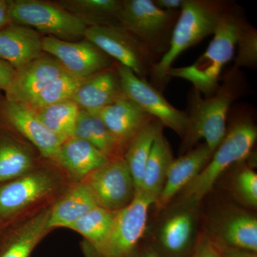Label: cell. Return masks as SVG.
I'll list each match as a JSON object with an SVG mask.
<instances>
[{
  "label": "cell",
  "instance_id": "1",
  "mask_svg": "<svg viewBox=\"0 0 257 257\" xmlns=\"http://www.w3.org/2000/svg\"><path fill=\"white\" fill-rule=\"evenodd\" d=\"M70 184L62 172L46 160L31 172L0 184V226L48 207Z\"/></svg>",
  "mask_w": 257,
  "mask_h": 257
},
{
  "label": "cell",
  "instance_id": "2",
  "mask_svg": "<svg viewBox=\"0 0 257 257\" xmlns=\"http://www.w3.org/2000/svg\"><path fill=\"white\" fill-rule=\"evenodd\" d=\"M233 5L216 0H184L171 37L170 47L152 67V85L161 91L169 82L167 74L182 52L214 35L221 19Z\"/></svg>",
  "mask_w": 257,
  "mask_h": 257
},
{
  "label": "cell",
  "instance_id": "3",
  "mask_svg": "<svg viewBox=\"0 0 257 257\" xmlns=\"http://www.w3.org/2000/svg\"><path fill=\"white\" fill-rule=\"evenodd\" d=\"M238 69L233 68L211 96H202L193 88L189 95L187 131L183 138L184 150H190L199 140H205L211 152L221 143L226 133V119L233 101L239 94Z\"/></svg>",
  "mask_w": 257,
  "mask_h": 257
},
{
  "label": "cell",
  "instance_id": "4",
  "mask_svg": "<svg viewBox=\"0 0 257 257\" xmlns=\"http://www.w3.org/2000/svg\"><path fill=\"white\" fill-rule=\"evenodd\" d=\"M243 20L237 7L233 6L221 19L207 50L190 65L171 67L167 74L168 80L172 77L185 79L205 97L214 94L220 84L223 68L234 57Z\"/></svg>",
  "mask_w": 257,
  "mask_h": 257
},
{
  "label": "cell",
  "instance_id": "5",
  "mask_svg": "<svg viewBox=\"0 0 257 257\" xmlns=\"http://www.w3.org/2000/svg\"><path fill=\"white\" fill-rule=\"evenodd\" d=\"M256 138V126L249 116L235 119L207 165L182 191V200L199 204L225 171L249 156Z\"/></svg>",
  "mask_w": 257,
  "mask_h": 257
},
{
  "label": "cell",
  "instance_id": "6",
  "mask_svg": "<svg viewBox=\"0 0 257 257\" xmlns=\"http://www.w3.org/2000/svg\"><path fill=\"white\" fill-rule=\"evenodd\" d=\"M179 11L161 9L153 0H124L118 23L161 58L170 47Z\"/></svg>",
  "mask_w": 257,
  "mask_h": 257
},
{
  "label": "cell",
  "instance_id": "7",
  "mask_svg": "<svg viewBox=\"0 0 257 257\" xmlns=\"http://www.w3.org/2000/svg\"><path fill=\"white\" fill-rule=\"evenodd\" d=\"M12 23L33 29L60 40L84 37L87 25L56 3L8 0Z\"/></svg>",
  "mask_w": 257,
  "mask_h": 257
},
{
  "label": "cell",
  "instance_id": "8",
  "mask_svg": "<svg viewBox=\"0 0 257 257\" xmlns=\"http://www.w3.org/2000/svg\"><path fill=\"white\" fill-rule=\"evenodd\" d=\"M156 198L145 191L136 192L126 207L118 211L110 235L96 250L82 246L85 257H128L138 247L146 231L150 208Z\"/></svg>",
  "mask_w": 257,
  "mask_h": 257
},
{
  "label": "cell",
  "instance_id": "9",
  "mask_svg": "<svg viewBox=\"0 0 257 257\" xmlns=\"http://www.w3.org/2000/svg\"><path fill=\"white\" fill-rule=\"evenodd\" d=\"M84 37L140 78L147 79L160 60L119 23L87 27Z\"/></svg>",
  "mask_w": 257,
  "mask_h": 257
},
{
  "label": "cell",
  "instance_id": "10",
  "mask_svg": "<svg viewBox=\"0 0 257 257\" xmlns=\"http://www.w3.org/2000/svg\"><path fill=\"white\" fill-rule=\"evenodd\" d=\"M198 203L182 200L159 223L152 248L161 257H189L197 243Z\"/></svg>",
  "mask_w": 257,
  "mask_h": 257
},
{
  "label": "cell",
  "instance_id": "11",
  "mask_svg": "<svg viewBox=\"0 0 257 257\" xmlns=\"http://www.w3.org/2000/svg\"><path fill=\"white\" fill-rule=\"evenodd\" d=\"M115 65L126 97L183 139L188 124L186 111L172 106L161 91L147 82V79L140 78L131 69L117 62H115Z\"/></svg>",
  "mask_w": 257,
  "mask_h": 257
},
{
  "label": "cell",
  "instance_id": "12",
  "mask_svg": "<svg viewBox=\"0 0 257 257\" xmlns=\"http://www.w3.org/2000/svg\"><path fill=\"white\" fill-rule=\"evenodd\" d=\"M98 207L119 211L128 205L136 194L135 183L124 157L109 160L82 181Z\"/></svg>",
  "mask_w": 257,
  "mask_h": 257
},
{
  "label": "cell",
  "instance_id": "13",
  "mask_svg": "<svg viewBox=\"0 0 257 257\" xmlns=\"http://www.w3.org/2000/svg\"><path fill=\"white\" fill-rule=\"evenodd\" d=\"M0 124L18 134L31 144L43 160H52L67 139L45 127L35 112L23 103L9 100L0 94Z\"/></svg>",
  "mask_w": 257,
  "mask_h": 257
},
{
  "label": "cell",
  "instance_id": "14",
  "mask_svg": "<svg viewBox=\"0 0 257 257\" xmlns=\"http://www.w3.org/2000/svg\"><path fill=\"white\" fill-rule=\"evenodd\" d=\"M42 49L58 61L67 73L87 79L109 68L115 62L92 42H72L53 37L42 38Z\"/></svg>",
  "mask_w": 257,
  "mask_h": 257
},
{
  "label": "cell",
  "instance_id": "15",
  "mask_svg": "<svg viewBox=\"0 0 257 257\" xmlns=\"http://www.w3.org/2000/svg\"><path fill=\"white\" fill-rule=\"evenodd\" d=\"M50 207L3 226L0 231V257H30L51 231L48 227Z\"/></svg>",
  "mask_w": 257,
  "mask_h": 257
},
{
  "label": "cell",
  "instance_id": "16",
  "mask_svg": "<svg viewBox=\"0 0 257 257\" xmlns=\"http://www.w3.org/2000/svg\"><path fill=\"white\" fill-rule=\"evenodd\" d=\"M65 72L58 61L44 53L17 69L14 78L4 95L9 100L28 104L49 83Z\"/></svg>",
  "mask_w": 257,
  "mask_h": 257
},
{
  "label": "cell",
  "instance_id": "17",
  "mask_svg": "<svg viewBox=\"0 0 257 257\" xmlns=\"http://www.w3.org/2000/svg\"><path fill=\"white\" fill-rule=\"evenodd\" d=\"M109 159L90 143L71 137L64 140L50 161L70 184L79 183L109 162Z\"/></svg>",
  "mask_w": 257,
  "mask_h": 257
},
{
  "label": "cell",
  "instance_id": "18",
  "mask_svg": "<svg viewBox=\"0 0 257 257\" xmlns=\"http://www.w3.org/2000/svg\"><path fill=\"white\" fill-rule=\"evenodd\" d=\"M42 160L31 144L13 130L0 124V184L31 172Z\"/></svg>",
  "mask_w": 257,
  "mask_h": 257
},
{
  "label": "cell",
  "instance_id": "19",
  "mask_svg": "<svg viewBox=\"0 0 257 257\" xmlns=\"http://www.w3.org/2000/svg\"><path fill=\"white\" fill-rule=\"evenodd\" d=\"M209 234L228 247L257 252V219L248 211H224L213 221Z\"/></svg>",
  "mask_w": 257,
  "mask_h": 257
},
{
  "label": "cell",
  "instance_id": "20",
  "mask_svg": "<svg viewBox=\"0 0 257 257\" xmlns=\"http://www.w3.org/2000/svg\"><path fill=\"white\" fill-rule=\"evenodd\" d=\"M94 114L106 125L124 153L135 137L155 119L126 96Z\"/></svg>",
  "mask_w": 257,
  "mask_h": 257
},
{
  "label": "cell",
  "instance_id": "21",
  "mask_svg": "<svg viewBox=\"0 0 257 257\" xmlns=\"http://www.w3.org/2000/svg\"><path fill=\"white\" fill-rule=\"evenodd\" d=\"M213 153L204 143L174 160L167 173L163 189L155 202L157 209L167 207L179 192H182L206 167Z\"/></svg>",
  "mask_w": 257,
  "mask_h": 257
},
{
  "label": "cell",
  "instance_id": "22",
  "mask_svg": "<svg viewBox=\"0 0 257 257\" xmlns=\"http://www.w3.org/2000/svg\"><path fill=\"white\" fill-rule=\"evenodd\" d=\"M125 96L114 63L109 68L86 79L72 100L80 110L94 114Z\"/></svg>",
  "mask_w": 257,
  "mask_h": 257
},
{
  "label": "cell",
  "instance_id": "23",
  "mask_svg": "<svg viewBox=\"0 0 257 257\" xmlns=\"http://www.w3.org/2000/svg\"><path fill=\"white\" fill-rule=\"evenodd\" d=\"M40 33L33 29L11 23L0 29V60L13 68H21L45 52Z\"/></svg>",
  "mask_w": 257,
  "mask_h": 257
},
{
  "label": "cell",
  "instance_id": "24",
  "mask_svg": "<svg viewBox=\"0 0 257 257\" xmlns=\"http://www.w3.org/2000/svg\"><path fill=\"white\" fill-rule=\"evenodd\" d=\"M97 207L92 193L83 182L72 184L51 204L48 227L67 228Z\"/></svg>",
  "mask_w": 257,
  "mask_h": 257
},
{
  "label": "cell",
  "instance_id": "25",
  "mask_svg": "<svg viewBox=\"0 0 257 257\" xmlns=\"http://www.w3.org/2000/svg\"><path fill=\"white\" fill-rule=\"evenodd\" d=\"M173 153L163 130L157 134L147 160L141 190L156 198L165 186L167 173L173 162Z\"/></svg>",
  "mask_w": 257,
  "mask_h": 257
},
{
  "label": "cell",
  "instance_id": "26",
  "mask_svg": "<svg viewBox=\"0 0 257 257\" xmlns=\"http://www.w3.org/2000/svg\"><path fill=\"white\" fill-rule=\"evenodd\" d=\"M163 127L158 119H152L135 137L125 150L123 157L133 177L136 192L142 189L145 167L152 145L157 134Z\"/></svg>",
  "mask_w": 257,
  "mask_h": 257
},
{
  "label": "cell",
  "instance_id": "27",
  "mask_svg": "<svg viewBox=\"0 0 257 257\" xmlns=\"http://www.w3.org/2000/svg\"><path fill=\"white\" fill-rule=\"evenodd\" d=\"M117 213L118 211L97 206L79 218L68 229L84 237L82 246L96 250L103 246L110 235Z\"/></svg>",
  "mask_w": 257,
  "mask_h": 257
},
{
  "label": "cell",
  "instance_id": "28",
  "mask_svg": "<svg viewBox=\"0 0 257 257\" xmlns=\"http://www.w3.org/2000/svg\"><path fill=\"white\" fill-rule=\"evenodd\" d=\"M74 136L90 143L109 160L124 156L114 137L95 114L79 109Z\"/></svg>",
  "mask_w": 257,
  "mask_h": 257
},
{
  "label": "cell",
  "instance_id": "29",
  "mask_svg": "<svg viewBox=\"0 0 257 257\" xmlns=\"http://www.w3.org/2000/svg\"><path fill=\"white\" fill-rule=\"evenodd\" d=\"M57 5L81 19L87 26L118 23L122 1L120 0H62Z\"/></svg>",
  "mask_w": 257,
  "mask_h": 257
},
{
  "label": "cell",
  "instance_id": "30",
  "mask_svg": "<svg viewBox=\"0 0 257 257\" xmlns=\"http://www.w3.org/2000/svg\"><path fill=\"white\" fill-rule=\"evenodd\" d=\"M32 110L52 133L65 139L74 136L79 109L73 101H62Z\"/></svg>",
  "mask_w": 257,
  "mask_h": 257
},
{
  "label": "cell",
  "instance_id": "31",
  "mask_svg": "<svg viewBox=\"0 0 257 257\" xmlns=\"http://www.w3.org/2000/svg\"><path fill=\"white\" fill-rule=\"evenodd\" d=\"M85 79L77 78L65 72L49 83L25 105L30 109H35L62 101L72 100L74 94Z\"/></svg>",
  "mask_w": 257,
  "mask_h": 257
},
{
  "label": "cell",
  "instance_id": "32",
  "mask_svg": "<svg viewBox=\"0 0 257 257\" xmlns=\"http://www.w3.org/2000/svg\"><path fill=\"white\" fill-rule=\"evenodd\" d=\"M234 69L253 68L257 64V31L243 19L236 41Z\"/></svg>",
  "mask_w": 257,
  "mask_h": 257
},
{
  "label": "cell",
  "instance_id": "33",
  "mask_svg": "<svg viewBox=\"0 0 257 257\" xmlns=\"http://www.w3.org/2000/svg\"><path fill=\"white\" fill-rule=\"evenodd\" d=\"M233 191L236 197L246 207H257V175L249 167H243L236 174L233 181Z\"/></svg>",
  "mask_w": 257,
  "mask_h": 257
},
{
  "label": "cell",
  "instance_id": "34",
  "mask_svg": "<svg viewBox=\"0 0 257 257\" xmlns=\"http://www.w3.org/2000/svg\"><path fill=\"white\" fill-rule=\"evenodd\" d=\"M189 257H221V243L213 239L210 235H204L196 243Z\"/></svg>",
  "mask_w": 257,
  "mask_h": 257
},
{
  "label": "cell",
  "instance_id": "35",
  "mask_svg": "<svg viewBox=\"0 0 257 257\" xmlns=\"http://www.w3.org/2000/svg\"><path fill=\"white\" fill-rule=\"evenodd\" d=\"M15 68L5 61L0 60V91L6 92L15 75Z\"/></svg>",
  "mask_w": 257,
  "mask_h": 257
},
{
  "label": "cell",
  "instance_id": "36",
  "mask_svg": "<svg viewBox=\"0 0 257 257\" xmlns=\"http://www.w3.org/2000/svg\"><path fill=\"white\" fill-rule=\"evenodd\" d=\"M221 245V257H257L256 252Z\"/></svg>",
  "mask_w": 257,
  "mask_h": 257
},
{
  "label": "cell",
  "instance_id": "37",
  "mask_svg": "<svg viewBox=\"0 0 257 257\" xmlns=\"http://www.w3.org/2000/svg\"><path fill=\"white\" fill-rule=\"evenodd\" d=\"M161 9L167 11H179L183 5L184 0H153Z\"/></svg>",
  "mask_w": 257,
  "mask_h": 257
},
{
  "label": "cell",
  "instance_id": "38",
  "mask_svg": "<svg viewBox=\"0 0 257 257\" xmlns=\"http://www.w3.org/2000/svg\"><path fill=\"white\" fill-rule=\"evenodd\" d=\"M11 23L8 0H0V29Z\"/></svg>",
  "mask_w": 257,
  "mask_h": 257
},
{
  "label": "cell",
  "instance_id": "39",
  "mask_svg": "<svg viewBox=\"0 0 257 257\" xmlns=\"http://www.w3.org/2000/svg\"><path fill=\"white\" fill-rule=\"evenodd\" d=\"M128 257H161L152 246L139 248L138 246Z\"/></svg>",
  "mask_w": 257,
  "mask_h": 257
},
{
  "label": "cell",
  "instance_id": "40",
  "mask_svg": "<svg viewBox=\"0 0 257 257\" xmlns=\"http://www.w3.org/2000/svg\"><path fill=\"white\" fill-rule=\"evenodd\" d=\"M2 227H3V226H0V231H1Z\"/></svg>",
  "mask_w": 257,
  "mask_h": 257
}]
</instances>
